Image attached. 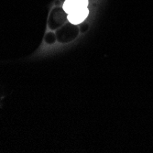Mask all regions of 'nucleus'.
I'll use <instances>...</instances> for the list:
<instances>
[{
    "mask_svg": "<svg viewBox=\"0 0 153 153\" xmlns=\"http://www.w3.org/2000/svg\"><path fill=\"white\" fill-rule=\"evenodd\" d=\"M87 5L88 0H66L63 5V9L69 14L76 10L86 8Z\"/></svg>",
    "mask_w": 153,
    "mask_h": 153,
    "instance_id": "nucleus-1",
    "label": "nucleus"
},
{
    "mask_svg": "<svg viewBox=\"0 0 153 153\" xmlns=\"http://www.w3.org/2000/svg\"><path fill=\"white\" fill-rule=\"evenodd\" d=\"M87 16H88V9L86 7L83 9L74 11L72 13H69L68 19H69V21L74 24H78V23L83 21V19H85V18Z\"/></svg>",
    "mask_w": 153,
    "mask_h": 153,
    "instance_id": "nucleus-2",
    "label": "nucleus"
}]
</instances>
